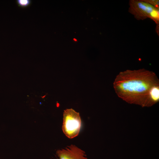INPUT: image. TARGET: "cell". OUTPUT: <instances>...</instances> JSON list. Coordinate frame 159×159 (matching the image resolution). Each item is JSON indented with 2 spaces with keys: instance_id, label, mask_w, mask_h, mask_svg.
Segmentation results:
<instances>
[{
  "instance_id": "obj_6",
  "label": "cell",
  "mask_w": 159,
  "mask_h": 159,
  "mask_svg": "<svg viewBox=\"0 0 159 159\" xmlns=\"http://www.w3.org/2000/svg\"><path fill=\"white\" fill-rule=\"evenodd\" d=\"M145 1L151 4L155 7L159 8V0H144Z\"/></svg>"
},
{
  "instance_id": "obj_2",
  "label": "cell",
  "mask_w": 159,
  "mask_h": 159,
  "mask_svg": "<svg viewBox=\"0 0 159 159\" xmlns=\"http://www.w3.org/2000/svg\"><path fill=\"white\" fill-rule=\"evenodd\" d=\"M81 119L79 112L72 109H67L63 112L62 130L69 138L78 135L81 126Z\"/></svg>"
},
{
  "instance_id": "obj_7",
  "label": "cell",
  "mask_w": 159,
  "mask_h": 159,
  "mask_svg": "<svg viewBox=\"0 0 159 159\" xmlns=\"http://www.w3.org/2000/svg\"><path fill=\"white\" fill-rule=\"evenodd\" d=\"M74 40L76 41H77V40L75 39H74Z\"/></svg>"
},
{
  "instance_id": "obj_3",
  "label": "cell",
  "mask_w": 159,
  "mask_h": 159,
  "mask_svg": "<svg viewBox=\"0 0 159 159\" xmlns=\"http://www.w3.org/2000/svg\"><path fill=\"white\" fill-rule=\"evenodd\" d=\"M129 11L138 20L150 18L153 20L157 16L159 9L144 0H131Z\"/></svg>"
},
{
  "instance_id": "obj_1",
  "label": "cell",
  "mask_w": 159,
  "mask_h": 159,
  "mask_svg": "<svg viewBox=\"0 0 159 159\" xmlns=\"http://www.w3.org/2000/svg\"><path fill=\"white\" fill-rule=\"evenodd\" d=\"M113 86L117 96L130 104L148 107L159 101V80L154 72L144 69L120 72Z\"/></svg>"
},
{
  "instance_id": "obj_5",
  "label": "cell",
  "mask_w": 159,
  "mask_h": 159,
  "mask_svg": "<svg viewBox=\"0 0 159 159\" xmlns=\"http://www.w3.org/2000/svg\"><path fill=\"white\" fill-rule=\"evenodd\" d=\"M17 1L19 6L23 7L27 6L31 3V1L29 0H18Z\"/></svg>"
},
{
  "instance_id": "obj_4",
  "label": "cell",
  "mask_w": 159,
  "mask_h": 159,
  "mask_svg": "<svg viewBox=\"0 0 159 159\" xmlns=\"http://www.w3.org/2000/svg\"><path fill=\"white\" fill-rule=\"evenodd\" d=\"M56 154L59 159H87L85 152L73 145L57 150Z\"/></svg>"
}]
</instances>
